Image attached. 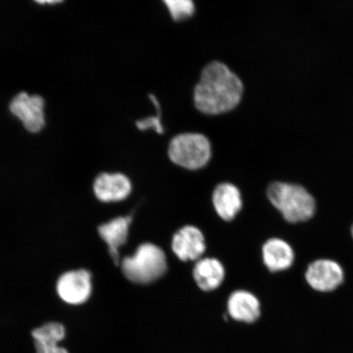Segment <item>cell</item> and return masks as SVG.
I'll return each mask as SVG.
<instances>
[{
    "label": "cell",
    "mask_w": 353,
    "mask_h": 353,
    "mask_svg": "<svg viewBox=\"0 0 353 353\" xmlns=\"http://www.w3.org/2000/svg\"><path fill=\"white\" fill-rule=\"evenodd\" d=\"M65 328L59 322H48L32 331L37 353H69L59 345L65 337Z\"/></svg>",
    "instance_id": "5bb4252c"
},
{
    "label": "cell",
    "mask_w": 353,
    "mask_h": 353,
    "mask_svg": "<svg viewBox=\"0 0 353 353\" xmlns=\"http://www.w3.org/2000/svg\"><path fill=\"white\" fill-rule=\"evenodd\" d=\"M169 157L174 164L185 169H201L210 160L211 145L208 139L201 134H179L171 140Z\"/></svg>",
    "instance_id": "277c9868"
},
{
    "label": "cell",
    "mask_w": 353,
    "mask_h": 353,
    "mask_svg": "<svg viewBox=\"0 0 353 353\" xmlns=\"http://www.w3.org/2000/svg\"><path fill=\"white\" fill-rule=\"evenodd\" d=\"M38 3H42V4L43 3H52V4H54V3H60V1H41V2L38 1Z\"/></svg>",
    "instance_id": "ac0fdd59"
},
{
    "label": "cell",
    "mask_w": 353,
    "mask_h": 353,
    "mask_svg": "<svg viewBox=\"0 0 353 353\" xmlns=\"http://www.w3.org/2000/svg\"><path fill=\"white\" fill-rule=\"evenodd\" d=\"M121 266L123 276L132 283L151 284L165 274L166 255L160 247L144 243L134 254L123 258Z\"/></svg>",
    "instance_id": "3957f363"
},
{
    "label": "cell",
    "mask_w": 353,
    "mask_h": 353,
    "mask_svg": "<svg viewBox=\"0 0 353 353\" xmlns=\"http://www.w3.org/2000/svg\"><path fill=\"white\" fill-rule=\"evenodd\" d=\"M132 223L130 216L118 217L100 225L98 229L101 239L108 245L109 254L116 265L121 263V247L125 244Z\"/></svg>",
    "instance_id": "30bf717a"
},
{
    "label": "cell",
    "mask_w": 353,
    "mask_h": 353,
    "mask_svg": "<svg viewBox=\"0 0 353 353\" xmlns=\"http://www.w3.org/2000/svg\"><path fill=\"white\" fill-rule=\"evenodd\" d=\"M171 246L176 257L183 262L198 261L206 249L205 236L200 229L190 225L174 234Z\"/></svg>",
    "instance_id": "ba28073f"
},
{
    "label": "cell",
    "mask_w": 353,
    "mask_h": 353,
    "mask_svg": "<svg viewBox=\"0 0 353 353\" xmlns=\"http://www.w3.org/2000/svg\"><path fill=\"white\" fill-rule=\"evenodd\" d=\"M243 90L241 79L235 73L226 65L213 61L203 70L194 91V101L203 113H224L240 103Z\"/></svg>",
    "instance_id": "6da1fadb"
},
{
    "label": "cell",
    "mask_w": 353,
    "mask_h": 353,
    "mask_svg": "<svg viewBox=\"0 0 353 353\" xmlns=\"http://www.w3.org/2000/svg\"><path fill=\"white\" fill-rule=\"evenodd\" d=\"M56 290L59 298L65 303L81 305L91 297V272L86 269L66 272L57 280Z\"/></svg>",
    "instance_id": "5b68a950"
},
{
    "label": "cell",
    "mask_w": 353,
    "mask_h": 353,
    "mask_svg": "<svg viewBox=\"0 0 353 353\" xmlns=\"http://www.w3.org/2000/svg\"><path fill=\"white\" fill-rule=\"evenodd\" d=\"M94 192L101 202H117L125 200L132 192V184L122 174L103 173L97 176Z\"/></svg>",
    "instance_id": "9c48e42d"
},
{
    "label": "cell",
    "mask_w": 353,
    "mask_h": 353,
    "mask_svg": "<svg viewBox=\"0 0 353 353\" xmlns=\"http://www.w3.org/2000/svg\"><path fill=\"white\" fill-rule=\"evenodd\" d=\"M193 277L199 288L204 291L214 290L223 282L225 269L218 259H201L194 267Z\"/></svg>",
    "instance_id": "9a60e30c"
},
{
    "label": "cell",
    "mask_w": 353,
    "mask_h": 353,
    "mask_svg": "<svg viewBox=\"0 0 353 353\" xmlns=\"http://www.w3.org/2000/svg\"><path fill=\"white\" fill-rule=\"evenodd\" d=\"M267 196L271 204L290 223L307 222L316 213L314 197L301 185L274 182L269 185Z\"/></svg>",
    "instance_id": "7a4b0ae2"
},
{
    "label": "cell",
    "mask_w": 353,
    "mask_h": 353,
    "mask_svg": "<svg viewBox=\"0 0 353 353\" xmlns=\"http://www.w3.org/2000/svg\"><path fill=\"white\" fill-rule=\"evenodd\" d=\"M213 205L221 219L233 220L242 209L240 190L229 183L218 185L213 193Z\"/></svg>",
    "instance_id": "4fadbf2b"
},
{
    "label": "cell",
    "mask_w": 353,
    "mask_h": 353,
    "mask_svg": "<svg viewBox=\"0 0 353 353\" xmlns=\"http://www.w3.org/2000/svg\"><path fill=\"white\" fill-rule=\"evenodd\" d=\"M165 3L174 21L186 19L195 12V6L191 0H165Z\"/></svg>",
    "instance_id": "2e32d148"
},
{
    "label": "cell",
    "mask_w": 353,
    "mask_h": 353,
    "mask_svg": "<svg viewBox=\"0 0 353 353\" xmlns=\"http://www.w3.org/2000/svg\"><path fill=\"white\" fill-rule=\"evenodd\" d=\"M228 311L234 320L254 323L261 316V304L258 298L249 291L236 290L228 299Z\"/></svg>",
    "instance_id": "7c38bea8"
},
{
    "label": "cell",
    "mask_w": 353,
    "mask_h": 353,
    "mask_svg": "<svg viewBox=\"0 0 353 353\" xmlns=\"http://www.w3.org/2000/svg\"><path fill=\"white\" fill-rule=\"evenodd\" d=\"M136 126L140 130L154 129L158 134L164 132V128H163L161 121V112H159L157 116L147 117L143 120L137 121Z\"/></svg>",
    "instance_id": "e0dca14e"
},
{
    "label": "cell",
    "mask_w": 353,
    "mask_h": 353,
    "mask_svg": "<svg viewBox=\"0 0 353 353\" xmlns=\"http://www.w3.org/2000/svg\"><path fill=\"white\" fill-rule=\"evenodd\" d=\"M305 279L317 292L329 293L343 284L344 272L341 265L332 259H317L308 265Z\"/></svg>",
    "instance_id": "8992f818"
},
{
    "label": "cell",
    "mask_w": 353,
    "mask_h": 353,
    "mask_svg": "<svg viewBox=\"0 0 353 353\" xmlns=\"http://www.w3.org/2000/svg\"><path fill=\"white\" fill-rule=\"evenodd\" d=\"M351 234H352V239H353V225H352V227L351 228Z\"/></svg>",
    "instance_id": "d6986e66"
},
{
    "label": "cell",
    "mask_w": 353,
    "mask_h": 353,
    "mask_svg": "<svg viewBox=\"0 0 353 353\" xmlns=\"http://www.w3.org/2000/svg\"><path fill=\"white\" fill-rule=\"evenodd\" d=\"M263 261L272 272H283L294 264V251L288 242L281 238H271L264 243L262 249Z\"/></svg>",
    "instance_id": "8fae6325"
},
{
    "label": "cell",
    "mask_w": 353,
    "mask_h": 353,
    "mask_svg": "<svg viewBox=\"0 0 353 353\" xmlns=\"http://www.w3.org/2000/svg\"><path fill=\"white\" fill-rule=\"evenodd\" d=\"M46 101L39 95H29L26 92L13 98L10 103V112L30 132H41L46 126V114H44Z\"/></svg>",
    "instance_id": "52a82bcc"
}]
</instances>
